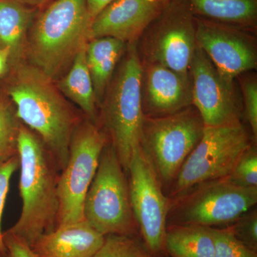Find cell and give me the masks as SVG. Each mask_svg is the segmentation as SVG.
Returning a JSON list of instances; mask_svg holds the SVG:
<instances>
[{"label":"cell","instance_id":"6da1fadb","mask_svg":"<svg viewBox=\"0 0 257 257\" xmlns=\"http://www.w3.org/2000/svg\"><path fill=\"white\" fill-rule=\"evenodd\" d=\"M21 214L8 231L30 246L57 227L60 170L40 138L22 124L18 140Z\"/></svg>","mask_w":257,"mask_h":257},{"label":"cell","instance_id":"7a4b0ae2","mask_svg":"<svg viewBox=\"0 0 257 257\" xmlns=\"http://www.w3.org/2000/svg\"><path fill=\"white\" fill-rule=\"evenodd\" d=\"M52 79L32 64L18 67L9 94L18 119L40 138L60 172L81 120L52 84Z\"/></svg>","mask_w":257,"mask_h":257},{"label":"cell","instance_id":"3957f363","mask_svg":"<svg viewBox=\"0 0 257 257\" xmlns=\"http://www.w3.org/2000/svg\"><path fill=\"white\" fill-rule=\"evenodd\" d=\"M91 20L87 0H56L32 26L27 40L31 64L53 80L87 45Z\"/></svg>","mask_w":257,"mask_h":257},{"label":"cell","instance_id":"277c9868","mask_svg":"<svg viewBox=\"0 0 257 257\" xmlns=\"http://www.w3.org/2000/svg\"><path fill=\"white\" fill-rule=\"evenodd\" d=\"M100 106L101 122L127 173L132 154L140 145L144 114L141 97V62L137 42L127 44Z\"/></svg>","mask_w":257,"mask_h":257},{"label":"cell","instance_id":"5b68a950","mask_svg":"<svg viewBox=\"0 0 257 257\" xmlns=\"http://www.w3.org/2000/svg\"><path fill=\"white\" fill-rule=\"evenodd\" d=\"M84 219L103 236H138L127 173L114 147L107 143L89 186L83 207Z\"/></svg>","mask_w":257,"mask_h":257},{"label":"cell","instance_id":"8992f818","mask_svg":"<svg viewBox=\"0 0 257 257\" xmlns=\"http://www.w3.org/2000/svg\"><path fill=\"white\" fill-rule=\"evenodd\" d=\"M205 125L194 106L159 117L144 116L140 145L151 161L162 187H170L200 141Z\"/></svg>","mask_w":257,"mask_h":257},{"label":"cell","instance_id":"52a82bcc","mask_svg":"<svg viewBox=\"0 0 257 257\" xmlns=\"http://www.w3.org/2000/svg\"><path fill=\"white\" fill-rule=\"evenodd\" d=\"M195 15L187 0H169L137 42L142 65L188 74L197 50Z\"/></svg>","mask_w":257,"mask_h":257},{"label":"cell","instance_id":"ba28073f","mask_svg":"<svg viewBox=\"0 0 257 257\" xmlns=\"http://www.w3.org/2000/svg\"><path fill=\"white\" fill-rule=\"evenodd\" d=\"M256 142L242 122L205 126L202 139L170 186L168 197L174 199L197 184L227 177L240 157Z\"/></svg>","mask_w":257,"mask_h":257},{"label":"cell","instance_id":"9c48e42d","mask_svg":"<svg viewBox=\"0 0 257 257\" xmlns=\"http://www.w3.org/2000/svg\"><path fill=\"white\" fill-rule=\"evenodd\" d=\"M172 199L169 224L212 227L231 224L256 206L257 187H241L226 178L197 184Z\"/></svg>","mask_w":257,"mask_h":257},{"label":"cell","instance_id":"30bf717a","mask_svg":"<svg viewBox=\"0 0 257 257\" xmlns=\"http://www.w3.org/2000/svg\"><path fill=\"white\" fill-rule=\"evenodd\" d=\"M108 143L109 139L102 128L87 118L74 130L68 160L59 177L57 227L84 220V199L97 170L101 152Z\"/></svg>","mask_w":257,"mask_h":257},{"label":"cell","instance_id":"8fae6325","mask_svg":"<svg viewBox=\"0 0 257 257\" xmlns=\"http://www.w3.org/2000/svg\"><path fill=\"white\" fill-rule=\"evenodd\" d=\"M130 198L135 220L144 243L155 256L165 253L167 216L172 199L150 158L140 145L134 150L128 166Z\"/></svg>","mask_w":257,"mask_h":257},{"label":"cell","instance_id":"7c38bea8","mask_svg":"<svg viewBox=\"0 0 257 257\" xmlns=\"http://www.w3.org/2000/svg\"><path fill=\"white\" fill-rule=\"evenodd\" d=\"M189 73L192 82V105L199 111L205 126L241 123L242 99L236 80L225 79L198 47Z\"/></svg>","mask_w":257,"mask_h":257},{"label":"cell","instance_id":"4fadbf2b","mask_svg":"<svg viewBox=\"0 0 257 257\" xmlns=\"http://www.w3.org/2000/svg\"><path fill=\"white\" fill-rule=\"evenodd\" d=\"M195 23L197 47L225 79L256 70V32L196 16Z\"/></svg>","mask_w":257,"mask_h":257},{"label":"cell","instance_id":"5bb4252c","mask_svg":"<svg viewBox=\"0 0 257 257\" xmlns=\"http://www.w3.org/2000/svg\"><path fill=\"white\" fill-rule=\"evenodd\" d=\"M168 1L114 0L92 20L88 36L89 41L108 37L126 44L138 42Z\"/></svg>","mask_w":257,"mask_h":257},{"label":"cell","instance_id":"9a60e30c","mask_svg":"<svg viewBox=\"0 0 257 257\" xmlns=\"http://www.w3.org/2000/svg\"><path fill=\"white\" fill-rule=\"evenodd\" d=\"M141 76L144 116L159 117L192 106L190 73H179L159 64H145Z\"/></svg>","mask_w":257,"mask_h":257},{"label":"cell","instance_id":"2e32d148","mask_svg":"<svg viewBox=\"0 0 257 257\" xmlns=\"http://www.w3.org/2000/svg\"><path fill=\"white\" fill-rule=\"evenodd\" d=\"M104 240V236L83 220L57 226L30 247L38 257H92Z\"/></svg>","mask_w":257,"mask_h":257},{"label":"cell","instance_id":"e0dca14e","mask_svg":"<svg viewBox=\"0 0 257 257\" xmlns=\"http://www.w3.org/2000/svg\"><path fill=\"white\" fill-rule=\"evenodd\" d=\"M126 45L108 37L93 39L87 42L86 58L98 106H100Z\"/></svg>","mask_w":257,"mask_h":257},{"label":"cell","instance_id":"ac0fdd59","mask_svg":"<svg viewBox=\"0 0 257 257\" xmlns=\"http://www.w3.org/2000/svg\"><path fill=\"white\" fill-rule=\"evenodd\" d=\"M165 251L172 257H214V228L196 224H169Z\"/></svg>","mask_w":257,"mask_h":257},{"label":"cell","instance_id":"d6986e66","mask_svg":"<svg viewBox=\"0 0 257 257\" xmlns=\"http://www.w3.org/2000/svg\"><path fill=\"white\" fill-rule=\"evenodd\" d=\"M196 17L256 32L257 0H187Z\"/></svg>","mask_w":257,"mask_h":257},{"label":"cell","instance_id":"ffe728a7","mask_svg":"<svg viewBox=\"0 0 257 257\" xmlns=\"http://www.w3.org/2000/svg\"><path fill=\"white\" fill-rule=\"evenodd\" d=\"M86 47L87 45L76 55L70 69L59 81L57 87L66 97L79 106L87 119L97 123V101L88 68Z\"/></svg>","mask_w":257,"mask_h":257},{"label":"cell","instance_id":"44dd1931","mask_svg":"<svg viewBox=\"0 0 257 257\" xmlns=\"http://www.w3.org/2000/svg\"><path fill=\"white\" fill-rule=\"evenodd\" d=\"M34 11L18 0H0V48L10 47L18 60L26 47Z\"/></svg>","mask_w":257,"mask_h":257},{"label":"cell","instance_id":"7402d4cb","mask_svg":"<svg viewBox=\"0 0 257 257\" xmlns=\"http://www.w3.org/2000/svg\"><path fill=\"white\" fill-rule=\"evenodd\" d=\"M92 257H157L138 236L109 234Z\"/></svg>","mask_w":257,"mask_h":257},{"label":"cell","instance_id":"603a6c76","mask_svg":"<svg viewBox=\"0 0 257 257\" xmlns=\"http://www.w3.org/2000/svg\"><path fill=\"white\" fill-rule=\"evenodd\" d=\"M22 124L16 111L0 98V162L18 155V135Z\"/></svg>","mask_w":257,"mask_h":257},{"label":"cell","instance_id":"cb8c5ba5","mask_svg":"<svg viewBox=\"0 0 257 257\" xmlns=\"http://www.w3.org/2000/svg\"><path fill=\"white\" fill-rule=\"evenodd\" d=\"M242 99L243 114L246 116L253 139L257 138V75L254 71L241 74L236 79Z\"/></svg>","mask_w":257,"mask_h":257},{"label":"cell","instance_id":"d4e9b609","mask_svg":"<svg viewBox=\"0 0 257 257\" xmlns=\"http://www.w3.org/2000/svg\"><path fill=\"white\" fill-rule=\"evenodd\" d=\"M229 182L241 187H257L256 143L251 147L240 157L237 163L227 177Z\"/></svg>","mask_w":257,"mask_h":257},{"label":"cell","instance_id":"484cf974","mask_svg":"<svg viewBox=\"0 0 257 257\" xmlns=\"http://www.w3.org/2000/svg\"><path fill=\"white\" fill-rule=\"evenodd\" d=\"M215 250L214 257H257L256 251L239 241L229 226L215 229Z\"/></svg>","mask_w":257,"mask_h":257},{"label":"cell","instance_id":"4316f807","mask_svg":"<svg viewBox=\"0 0 257 257\" xmlns=\"http://www.w3.org/2000/svg\"><path fill=\"white\" fill-rule=\"evenodd\" d=\"M231 231L239 241L256 251L257 244V211L252 208L230 225Z\"/></svg>","mask_w":257,"mask_h":257},{"label":"cell","instance_id":"83f0119b","mask_svg":"<svg viewBox=\"0 0 257 257\" xmlns=\"http://www.w3.org/2000/svg\"><path fill=\"white\" fill-rule=\"evenodd\" d=\"M20 166L18 155L8 160L0 162V252H5V246L3 242V232L2 231V219L8 192L10 181L15 171Z\"/></svg>","mask_w":257,"mask_h":257},{"label":"cell","instance_id":"f1b7e54d","mask_svg":"<svg viewBox=\"0 0 257 257\" xmlns=\"http://www.w3.org/2000/svg\"><path fill=\"white\" fill-rule=\"evenodd\" d=\"M3 242L8 257H38L30 245L8 231L3 232Z\"/></svg>","mask_w":257,"mask_h":257},{"label":"cell","instance_id":"f546056e","mask_svg":"<svg viewBox=\"0 0 257 257\" xmlns=\"http://www.w3.org/2000/svg\"><path fill=\"white\" fill-rule=\"evenodd\" d=\"M114 0H87L88 13L91 20H94L96 15Z\"/></svg>","mask_w":257,"mask_h":257},{"label":"cell","instance_id":"4dcf8cb0","mask_svg":"<svg viewBox=\"0 0 257 257\" xmlns=\"http://www.w3.org/2000/svg\"><path fill=\"white\" fill-rule=\"evenodd\" d=\"M10 58L11 50L10 47L0 48V76L3 75L6 72Z\"/></svg>","mask_w":257,"mask_h":257},{"label":"cell","instance_id":"1f68e13d","mask_svg":"<svg viewBox=\"0 0 257 257\" xmlns=\"http://www.w3.org/2000/svg\"><path fill=\"white\" fill-rule=\"evenodd\" d=\"M20 3H23L25 5H30V6H41L49 3L51 0H18Z\"/></svg>","mask_w":257,"mask_h":257},{"label":"cell","instance_id":"d6a6232c","mask_svg":"<svg viewBox=\"0 0 257 257\" xmlns=\"http://www.w3.org/2000/svg\"><path fill=\"white\" fill-rule=\"evenodd\" d=\"M0 257H8L6 251H5V252H0Z\"/></svg>","mask_w":257,"mask_h":257}]
</instances>
